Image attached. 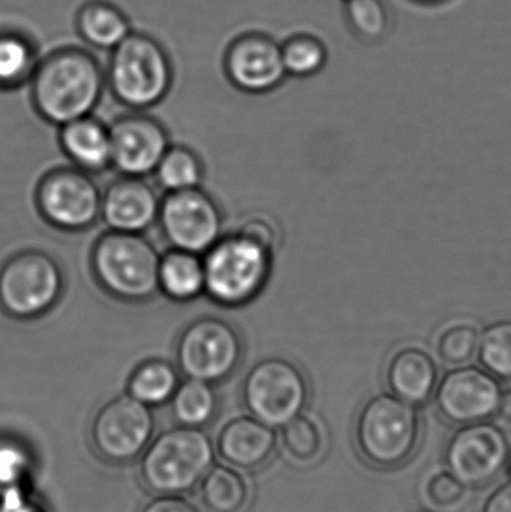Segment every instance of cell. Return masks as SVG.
Returning <instances> with one entry per match:
<instances>
[{"mask_svg":"<svg viewBox=\"0 0 511 512\" xmlns=\"http://www.w3.org/2000/svg\"><path fill=\"white\" fill-rule=\"evenodd\" d=\"M29 86L41 117L63 126L92 114L107 81L104 66L89 50L65 45L41 57Z\"/></svg>","mask_w":511,"mask_h":512,"instance_id":"6da1fadb","label":"cell"},{"mask_svg":"<svg viewBox=\"0 0 511 512\" xmlns=\"http://www.w3.org/2000/svg\"><path fill=\"white\" fill-rule=\"evenodd\" d=\"M422 438L419 409L392 393L371 397L354 423V447L363 462L377 471L404 468L416 456Z\"/></svg>","mask_w":511,"mask_h":512,"instance_id":"7a4b0ae2","label":"cell"},{"mask_svg":"<svg viewBox=\"0 0 511 512\" xmlns=\"http://www.w3.org/2000/svg\"><path fill=\"white\" fill-rule=\"evenodd\" d=\"M105 81L117 101L131 110L144 111L158 105L170 92L173 60L155 36L134 30L110 51Z\"/></svg>","mask_w":511,"mask_h":512,"instance_id":"3957f363","label":"cell"},{"mask_svg":"<svg viewBox=\"0 0 511 512\" xmlns=\"http://www.w3.org/2000/svg\"><path fill=\"white\" fill-rule=\"evenodd\" d=\"M273 251L240 231L221 237L203 255L207 294L227 307L254 300L272 273Z\"/></svg>","mask_w":511,"mask_h":512,"instance_id":"277c9868","label":"cell"},{"mask_svg":"<svg viewBox=\"0 0 511 512\" xmlns=\"http://www.w3.org/2000/svg\"><path fill=\"white\" fill-rule=\"evenodd\" d=\"M215 448L198 427H176L159 435L146 448L140 475L147 489L158 495H185L210 471Z\"/></svg>","mask_w":511,"mask_h":512,"instance_id":"5b68a950","label":"cell"},{"mask_svg":"<svg viewBox=\"0 0 511 512\" xmlns=\"http://www.w3.org/2000/svg\"><path fill=\"white\" fill-rule=\"evenodd\" d=\"M161 255L141 233L110 230L93 246L92 267L105 291L141 303L159 291Z\"/></svg>","mask_w":511,"mask_h":512,"instance_id":"8992f818","label":"cell"},{"mask_svg":"<svg viewBox=\"0 0 511 512\" xmlns=\"http://www.w3.org/2000/svg\"><path fill=\"white\" fill-rule=\"evenodd\" d=\"M243 402L252 417L273 429L284 427L308 406L309 382L293 361L264 358L246 375Z\"/></svg>","mask_w":511,"mask_h":512,"instance_id":"52a82bcc","label":"cell"},{"mask_svg":"<svg viewBox=\"0 0 511 512\" xmlns=\"http://www.w3.org/2000/svg\"><path fill=\"white\" fill-rule=\"evenodd\" d=\"M62 289V268L45 252H20L0 268V307L14 318L44 315L57 303Z\"/></svg>","mask_w":511,"mask_h":512,"instance_id":"ba28073f","label":"cell"},{"mask_svg":"<svg viewBox=\"0 0 511 512\" xmlns=\"http://www.w3.org/2000/svg\"><path fill=\"white\" fill-rule=\"evenodd\" d=\"M242 354L240 334L218 316L195 319L177 342V364L183 375L209 384L228 378L239 366Z\"/></svg>","mask_w":511,"mask_h":512,"instance_id":"9c48e42d","label":"cell"},{"mask_svg":"<svg viewBox=\"0 0 511 512\" xmlns=\"http://www.w3.org/2000/svg\"><path fill=\"white\" fill-rule=\"evenodd\" d=\"M155 432V418L149 406L131 394L108 400L93 418L90 441L105 462H132L144 453Z\"/></svg>","mask_w":511,"mask_h":512,"instance_id":"30bf717a","label":"cell"},{"mask_svg":"<svg viewBox=\"0 0 511 512\" xmlns=\"http://www.w3.org/2000/svg\"><path fill=\"white\" fill-rule=\"evenodd\" d=\"M506 432L491 421L459 427L446 445L447 471L468 489L491 486L509 463Z\"/></svg>","mask_w":511,"mask_h":512,"instance_id":"8fae6325","label":"cell"},{"mask_svg":"<svg viewBox=\"0 0 511 512\" xmlns=\"http://www.w3.org/2000/svg\"><path fill=\"white\" fill-rule=\"evenodd\" d=\"M162 233L174 249L204 255L222 237L224 218L201 188L167 192L159 206Z\"/></svg>","mask_w":511,"mask_h":512,"instance_id":"7c38bea8","label":"cell"},{"mask_svg":"<svg viewBox=\"0 0 511 512\" xmlns=\"http://www.w3.org/2000/svg\"><path fill=\"white\" fill-rule=\"evenodd\" d=\"M36 201L41 215L60 230H86L101 218V191L78 167L48 173L39 183Z\"/></svg>","mask_w":511,"mask_h":512,"instance_id":"4fadbf2b","label":"cell"},{"mask_svg":"<svg viewBox=\"0 0 511 512\" xmlns=\"http://www.w3.org/2000/svg\"><path fill=\"white\" fill-rule=\"evenodd\" d=\"M503 388L500 379L476 366H461L447 372L435 390V409L452 426L489 421L497 415Z\"/></svg>","mask_w":511,"mask_h":512,"instance_id":"5bb4252c","label":"cell"},{"mask_svg":"<svg viewBox=\"0 0 511 512\" xmlns=\"http://www.w3.org/2000/svg\"><path fill=\"white\" fill-rule=\"evenodd\" d=\"M222 63L230 83L252 95L272 92L288 77L281 42L260 30L243 32L231 39Z\"/></svg>","mask_w":511,"mask_h":512,"instance_id":"9a60e30c","label":"cell"},{"mask_svg":"<svg viewBox=\"0 0 511 512\" xmlns=\"http://www.w3.org/2000/svg\"><path fill=\"white\" fill-rule=\"evenodd\" d=\"M110 128L111 165L123 176L155 173L170 147L164 125L144 111L132 110L114 120Z\"/></svg>","mask_w":511,"mask_h":512,"instance_id":"2e32d148","label":"cell"},{"mask_svg":"<svg viewBox=\"0 0 511 512\" xmlns=\"http://www.w3.org/2000/svg\"><path fill=\"white\" fill-rule=\"evenodd\" d=\"M161 200L143 177L123 176L102 194L101 218L110 230L143 233L158 219Z\"/></svg>","mask_w":511,"mask_h":512,"instance_id":"e0dca14e","label":"cell"},{"mask_svg":"<svg viewBox=\"0 0 511 512\" xmlns=\"http://www.w3.org/2000/svg\"><path fill=\"white\" fill-rule=\"evenodd\" d=\"M278 444L275 429L255 417H239L222 427L218 451L225 462L243 471L261 468L269 462Z\"/></svg>","mask_w":511,"mask_h":512,"instance_id":"ac0fdd59","label":"cell"},{"mask_svg":"<svg viewBox=\"0 0 511 512\" xmlns=\"http://www.w3.org/2000/svg\"><path fill=\"white\" fill-rule=\"evenodd\" d=\"M438 382L437 363L429 352L417 346L399 349L387 364L386 384L390 393L417 408L434 399Z\"/></svg>","mask_w":511,"mask_h":512,"instance_id":"d6986e66","label":"cell"},{"mask_svg":"<svg viewBox=\"0 0 511 512\" xmlns=\"http://www.w3.org/2000/svg\"><path fill=\"white\" fill-rule=\"evenodd\" d=\"M75 30L87 47L111 51L134 29L128 14L110 0H86L75 12Z\"/></svg>","mask_w":511,"mask_h":512,"instance_id":"ffe728a7","label":"cell"},{"mask_svg":"<svg viewBox=\"0 0 511 512\" xmlns=\"http://www.w3.org/2000/svg\"><path fill=\"white\" fill-rule=\"evenodd\" d=\"M60 143L80 170L101 173L111 165L110 128L92 116L62 126Z\"/></svg>","mask_w":511,"mask_h":512,"instance_id":"44dd1931","label":"cell"},{"mask_svg":"<svg viewBox=\"0 0 511 512\" xmlns=\"http://www.w3.org/2000/svg\"><path fill=\"white\" fill-rule=\"evenodd\" d=\"M159 291L174 301H191L206 292L203 255L171 249L159 262Z\"/></svg>","mask_w":511,"mask_h":512,"instance_id":"7402d4cb","label":"cell"},{"mask_svg":"<svg viewBox=\"0 0 511 512\" xmlns=\"http://www.w3.org/2000/svg\"><path fill=\"white\" fill-rule=\"evenodd\" d=\"M32 35L17 27L0 29V89L12 90L29 84L39 60Z\"/></svg>","mask_w":511,"mask_h":512,"instance_id":"603a6c76","label":"cell"},{"mask_svg":"<svg viewBox=\"0 0 511 512\" xmlns=\"http://www.w3.org/2000/svg\"><path fill=\"white\" fill-rule=\"evenodd\" d=\"M200 484L201 502L210 512H242L248 504L245 478L227 466H212Z\"/></svg>","mask_w":511,"mask_h":512,"instance_id":"cb8c5ba5","label":"cell"},{"mask_svg":"<svg viewBox=\"0 0 511 512\" xmlns=\"http://www.w3.org/2000/svg\"><path fill=\"white\" fill-rule=\"evenodd\" d=\"M176 367L164 360L140 364L128 382V393L147 406H158L173 399L179 387Z\"/></svg>","mask_w":511,"mask_h":512,"instance_id":"d4e9b609","label":"cell"},{"mask_svg":"<svg viewBox=\"0 0 511 512\" xmlns=\"http://www.w3.org/2000/svg\"><path fill=\"white\" fill-rule=\"evenodd\" d=\"M174 418L182 426L201 427L215 417L218 399L209 382L189 379L179 384L173 399Z\"/></svg>","mask_w":511,"mask_h":512,"instance_id":"484cf974","label":"cell"},{"mask_svg":"<svg viewBox=\"0 0 511 512\" xmlns=\"http://www.w3.org/2000/svg\"><path fill=\"white\" fill-rule=\"evenodd\" d=\"M282 60L290 77L311 78L326 68L329 51L312 33H294L281 42Z\"/></svg>","mask_w":511,"mask_h":512,"instance_id":"4316f807","label":"cell"},{"mask_svg":"<svg viewBox=\"0 0 511 512\" xmlns=\"http://www.w3.org/2000/svg\"><path fill=\"white\" fill-rule=\"evenodd\" d=\"M159 185L167 192L200 188L204 168L200 158L188 147H168L155 170Z\"/></svg>","mask_w":511,"mask_h":512,"instance_id":"83f0119b","label":"cell"},{"mask_svg":"<svg viewBox=\"0 0 511 512\" xmlns=\"http://www.w3.org/2000/svg\"><path fill=\"white\" fill-rule=\"evenodd\" d=\"M344 18L351 35L365 44H377L389 35V9L383 0H344Z\"/></svg>","mask_w":511,"mask_h":512,"instance_id":"f1b7e54d","label":"cell"},{"mask_svg":"<svg viewBox=\"0 0 511 512\" xmlns=\"http://www.w3.org/2000/svg\"><path fill=\"white\" fill-rule=\"evenodd\" d=\"M477 360L500 381H511V319H501L480 331Z\"/></svg>","mask_w":511,"mask_h":512,"instance_id":"f546056e","label":"cell"},{"mask_svg":"<svg viewBox=\"0 0 511 512\" xmlns=\"http://www.w3.org/2000/svg\"><path fill=\"white\" fill-rule=\"evenodd\" d=\"M282 445L291 459L299 463H312L323 454L326 438L312 418L299 415L282 427Z\"/></svg>","mask_w":511,"mask_h":512,"instance_id":"4dcf8cb0","label":"cell"},{"mask_svg":"<svg viewBox=\"0 0 511 512\" xmlns=\"http://www.w3.org/2000/svg\"><path fill=\"white\" fill-rule=\"evenodd\" d=\"M480 331L471 322L447 325L437 337V354L447 366H467L477 357Z\"/></svg>","mask_w":511,"mask_h":512,"instance_id":"1f68e13d","label":"cell"},{"mask_svg":"<svg viewBox=\"0 0 511 512\" xmlns=\"http://www.w3.org/2000/svg\"><path fill=\"white\" fill-rule=\"evenodd\" d=\"M468 487L464 486L452 472H434L423 486V496L435 511H452L461 507L467 499Z\"/></svg>","mask_w":511,"mask_h":512,"instance_id":"d6a6232c","label":"cell"},{"mask_svg":"<svg viewBox=\"0 0 511 512\" xmlns=\"http://www.w3.org/2000/svg\"><path fill=\"white\" fill-rule=\"evenodd\" d=\"M239 231L272 249H275L276 242H278V239H276L278 231L272 227V222L266 218L248 219V221H245V224L239 228Z\"/></svg>","mask_w":511,"mask_h":512,"instance_id":"836d02e7","label":"cell"},{"mask_svg":"<svg viewBox=\"0 0 511 512\" xmlns=\"http://www.w3.org/2000/svg\"><path fill=\"white\" fill-rule=\"evenodd\" d=\"M141 512H200L180 495H161L152 499Z\"/></svg>","mask_w":511,"mask_h":512,"instance_id":"e575fe53","label":"cell"},{"mask_svg":"<svg viewBox=\"0 0 511 512\" xmlns=\"http://www.w3.org/2000/svg\"><path fill=\"white\" fill-rule=\"evenodd\" d=\"M482 512H511V480L486 499Z\"/></svg>","mask_w":511,"mask_h":512,"instance_id":"d590c367","label":"cell"},{"mask_svg":"<svg viewBox=\"0 0 511 512\" xmlns=\"http://www.w3.org/2000/svg\"><path fill=\"white\" fill-rule=\"evenodd\" d=\"M497 415L504 424L511 427V388L504 390L501 394Z\"/></svg>","mask_w":511,"mask_h":512,"instance_id":"8d00e7d4","label":"cell"},{"mask_svg":"<svg viewBox=\"0 0 511 512\" xmlns=\"http://www.w3.org/2000/svg\"><path fill=\"white\" fill-rule=\"evenodd\" d=\"M507 466H509V472L511 475V450H510V456H509V463H507Z\"/></svg>","mask_w":511,"mask_h":512,"instance_id":"74e56055","label":"cell"},{"mask_svg":"<svg viewBox=\"0 0 511 512\" xmlns=\"http://www.w3.org/2000/svg\"><path fill=\"white\" fill-rule=\"evenodd\" d=\"M417 2L431 3V2H438V0H417Z\"/></svg>","mask_w":511,"mask_h":512,"instance_id":"f35d334b","label":"cell"},{"mask_svg":"<svg viewBox=\"0 0 511 512\" xmlns=\"http://www.w3.org/2000/svg\"><path fill=\"white\" fill-rule=\"evenodd\" d=\"M416 512H438V511H435V510H419V511H416Z\"/></svg>","mask_w":511,"mask_h":512,"instance_id":"ab89813d","label":"cell"}]
</instances>
